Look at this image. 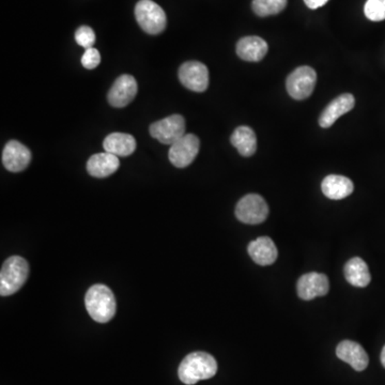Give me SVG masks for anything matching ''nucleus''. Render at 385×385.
<instances>
[{"label":"nucleus","instance_id":"obj_1","mask_svg":"<svg viewBox=\"0 0 385 385\" xmlns=\"http://www.w3.org/2000/svg\"><path fill=\"white\" fill-rule=\"evenodd\" d=\"M218 363L211 354L193 352L183 359L178 369V376L185 384H196L198 381L208 380L216 376Z\"/></svg>","mask_w":385,"mask_h":385},{"label":"nucleus","instance_id":"obj_2","mask_svg":"<svg viewBox=\"0 0 385 385\" xmlns=\"http://www.w3.org/2000/svg\"><path fill=\"white\" fill-rule=\"evenodd\" d=\"M85 305L91 318L98 323H106L115 316V295L113 291L105 285L92 286L87 291L85 297Z\"/></svg>","mask_w":385,"mask_h":385},{"label":"nucleus","instance_id":"obj_3","mask_svg":"<svg viewBox=\"0 0 385 385\" xmlns=\"http://www.w3.org/2000/svg\"><path fill=\"white\" fill-rule=\"evenodd\" d=\"M29 274L28 262L19 256H12L3 262L0 271V295H14L26 282Z\"/></svg>","mask_w":385,"mask_h":385},{"label":"nucleus","instance_id":"obj_4","mask_svg":"<svg viewBox=\"0 0 385 385\" xmlns=\"http://www.w3.org/2000/svg\"><path fill=\"white\" fill-rule=\"evenodd\" d=\"M135 17L141 28L149 34L163 32L167 25L165 11L152 0L138 1L135 7Z\"/></svg>","mask_w":385,"mask_h":385},{"label":"nucleus","instance_id":"obj_5","mask_svg":"<svg viewBox=\"0 0 385 385\" xmlns=\"http://www.w3.org/2000/svg\"><path fill=\"white\" fill-rule=\"evenodd\" d=\"M316 82V71L309 65H303L290 73L286 81V88L291 98L305 100L313 94Z\"/></svg>","mask_w":385,"mask_h":385},{"label":"nucleus","instance_id":"obj_6","mask_svg":"<svg viewBox=\"0 0 385 385\" xmlns=\"http://www.w3.org/2000/svg\"><path fill=\"white\" fill-rule=\"evenodd\" d=\"M268 216V204L260 195H247L240 199L236 207V216L238 220L249 225H257L264 222Z\"/></svg>","mask_w":385,"mask_h":385},{"label":"nucleus","instance_id":"obj_7","mask_svg":"<svg viewBox=\"0 0 385 385\" xmlns=\"http://www.w3.org/2000/svg\"><path fill=\"white\" fill-rule=\"evenodd\" d=\"M151 136L160 144L171 145L185 135V120L181 115H171L150 125Z\"/></svg>","mask_w":385,"mask_h":385},{"label":"nucleus","instance_id":"obj_8","mask_svg":"<svg viewBox=\"0 0 385 385\" xmlns=\"http://www.w3.org/2000/svg\"><path fill=\"white\" fill-rule=\"evenodd\" d=\"M199 147L200 141L196 135L185 134L170 146L168 158L176 167H187L198 154Z\"/></svg>","mask_w":385,"mask_h":385},{"label":"nucleus","instance_id":"obj_9","mask_svg":"<svg viewBox=\"0 0 385 385\" xmlns=\"http://www.w3.org/2000/svg\"><path fill=\"white\" fill-rule=\"evenodd\" d=\"M179 79L189 90L204 92L209 86L208 67L199 61H187L180 67Z\"/></svg>","mask_w":385,"mask_h":385},{"label":"nucleus","instance_id":"obj_10","mask_svg":"<svg viewBox=\"0 0 385 385\" xmlns=\"http://www.w3.org/2000/svg\"><path fill=\"white\" fill-rule=\"evenodd\" d=\"M298 295L302 300L311 301L317 297H323L330 290L328 276L321 273L311 272L304 274L298 280Z\"/></svg>","mask_w":385,"mask_h":385},{"label":"nucleus","instance_id":"obj_11","mask_svg":"<svg viewBox=\"0 0 385 385\" xmlns=\"http://www.w3.org/2000/svg\"><path fill=\"white\" fill-rule=\"evenodd\" d=\"M136 79L132 75L125 74L118 77L108 92V102L114 107L121 108L129 105L137 94Z\"/></svg>","mask_w":385,"mask_h":385},{"label":"nucleus","instance_id":"obj_12","mask_svg":"<svg viewBox=\"0 0 385 385\" xmlns=\"http://www.w3.org/2000/svg\"><path fill=\"white\" fill-rule=\"evenodd\" d=\"M32 160V152L19 141H11L3 151V164L6 169L11 172H19L26 169Z\"/></svg>","mask_w":385,"mask_h":385},{"label":"nucleus","instance_id":"obj_13","mask_svg":"<svg viewBox=\"0 0 385 385\" xmlns=\"http://www.w3.org/2000/svg\"><path fill=\"white\" fill-rule=\"evenodd\" d=\"M336 355L338 359L350 364L354 371H363L368 366V355L357 342L351 340L340 342L336 348Z\"/></svg>","mask_w":385,"mask_h":385},{"label":"nucleus","instance_id":"obj_14","mask_svg":"<svg viewBox=\"0 0 385 385\" xmlns=\"http://www.w3.org/2000/svg\"><path fill=\"white\" fill-rule=\"evenodd\" d=\"M354 105H355V98L352 94H344L337 96L323 110L319 117V125L324 129L332 127L338 118L342 117L344 114L349 113Z\"/></svg>","mask_w":385,"mask_h":385},{"label":"nucleus","instance_id":"obj_15","mask_svg":"<svg viewBox=\"0 0 385 385\" xmlns=\"http://www.w3.org/2000/svg\"><path fill=\"white\" fill-rule=\"evenodd\" d=\"M249 256L259 266H270L278 259V251L274 242L268 237H260L249 243Z\"/></svg>","mask_w":385,"mask_h":385},{"label":"nucleus","instance_id":"obj_16","mask_svg":"<svg viewBox=\"0 0 385 385\" xmlns=\"http://www.w3.org/2000/svg\"><path fill=\"white\" fill-rule=\"evenodd\" d=\"M268 44L259 37H244L237 44V54L242 60L258 63L268 53Z\"/></svg>","mask_w":385,"mask_h":385},{"label":"nucleus","instance_id":"obj_17","mask_svg":"<svg viewBox=\"0 0 385 385\" xmlns=\"http://www.w3.org/2000/svg\"><path fill=\"white\" fill-rule=\"evenodd\" d=\"M120 162L118 156L103 152L91 156L87 162V171L94 178H106L113 175L119 168Z\"/></svg>","mask_w":385,"mask_h":385},{"label":"nucleus","instance_id":"obj_18","mask_svg":"<svg viewBox=\"0 0 385 385\" xmlns=\"http://www.w3.org/2000/svg\"><path fill=\"white\" fill-rule=\"evenodd\" d=\"M323 194L328 198L340 200L352 194L353 183L349 178L344 176L330 175L323 179L321 183Z\"/></svg>","mask_w":385,"mask_h":385},{"label":"nucleus","instance_id":"obj_19","mask_svg":"<svg viewBox=\"0 0 385 385\" xmlns=\"http://www.w3.org/2000/svg\"><path fill=\"white\" fill-rule=\"evenodd\" d=\"M103 148L105 152L116 156H129L136 149V141L125 133H112L104 139Z\"/></svg>","mask_w":385,"mask_h":385},{"label":"nucleus","instance_id":"obj_20","mask_svg":"<svg viewBox=\"0 0 385 385\" xmlns=\"http://www.w3.org/2000/svg\"><path fill=\"white\" fill-rule=\"evenodd\" d=\"M344 278L352 286L360 288L366 287L371 280L368 266L359 257H354L346 263Z\"/></svg>","mask_w":385,"mask_h":385},{"label":"nucleus","instance_id":"obj_21","mask_svg":"<svg viewBox=\"0 0 385 385\" xmlns=\"http://www.w3.org/2000/svg\"><path fill=\"white\" fill-rule=\"evenodd\" d=\"M232 146L238 149L242 156H253L257 150V138L255 132L249 127H237L230 137Z\"/></svg>","mask_w":385,"mask_h":385},{"label":"nucleus","instance_id":"obj_22","mask_svg":"<svg viewBox=\"0 0 385 385\" xmlns=\"http://www.w3.org/2000/svg\"><path fill=\"white\" fill-rule=\"evenodd\" d=\"M287 0H253L251 8L258 17H266L278 14L285 9Z\"/></svg>","mask_w":385,"mask_h":385},{"label":"nucleus","instance_id":"obj_23","mask_svg":"<svg viewBox=\"0 0 385 385\" xmlns=\"http://www.w3.org/2000/svg\"><path fill=\"white\" fill-rule=\"evenodd\" d=\"M367 19L373 22H380L385 19V0H367L364 8Z\"/></svg>","mask_w":385,"mask_h":385},{"label":"nucleus","instance_id":"obj_24","mask_svg":"<svg viewBox=\"0 0 385 385\" xmlns=\"http://www.w3.org/2000/svg\"><path fill=\"white\" fill-rule=\"evenodd\" d=\"M75 41L79 45L86 50L92 48L96 43V34H94V29L89 26L79 27L75 32Z\"/></svg>","mask_w":385,"mask_h":385},{"label":"nucleus","instance_id":"obj_25","mask_svg":"<svg viewBox=\"0 0 385 385\" xmlns=\"http://www.w3.org/2000/svg\"><path fill=\"white\" fill-rule=\"evenodd\" d=\"M101 55L98 50L91 48L85 50L84 55L82 56V65L85 69L94 70L100 65Z\"/></svg>","mask_w":385,"mask_h":385},{"label":"nucleus","instance_id":"obj_26","mask_svg":"<svg viewBox=\"0 0 385 385\" xmlns=\"http://www.w3.org/2000/svg\"><path fill=\"white\" fill-rule=\"evenodd\" d=\"M329 0H304V3L309 9H318L328 3Z\"/></svg>","mask_w":385,"mask_h":385},{"label":"nucleus","instance_id":"obj_27","mask_svg":"<svg viewBox=\"0 0 385 385\" xmlns=\"http://www.w3.org/2000/svg\"><path fill=\"white\" fill-rule=\"evenodd\" d=\"M381 363L385 367V346L383 347L382 352H381Z\"/></svg>","mask_w":385,"mask_h":385}]
</instances>
